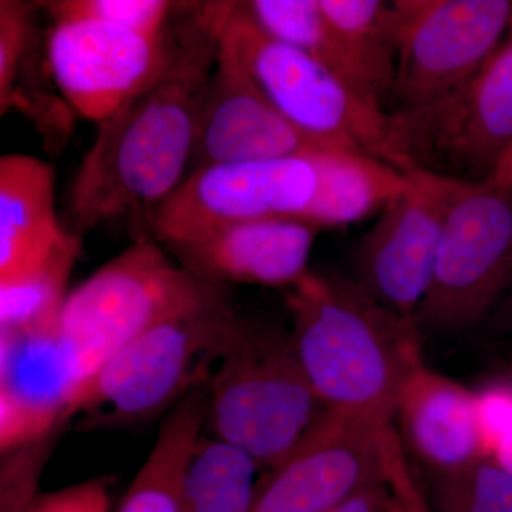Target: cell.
Masks as SVG:
<instances>
[{"label": "cell", "mask_w": 512, "mask_h": 512, "mask_svg": "<svg viewBox=\"0 0 512 512\" xmlns=\"http://www.w3.org/2000/svg\"><path fill=\"white\" fill-rule=\"evenodd\" d=\"M308 160L316 183L301 220L319 231L348 227L382 212L409 180L399 168L360 151L318 150Z\"/></svg>", "instance_id": "ffe728a7"}, {"label": "cell", "mask_w": 512, "mask_h": 512, "mask_svg": "<svg viewBox=\"0 0 512 512\" xmlns=\"http://www.w3.org/2000/svg\"><path fill=\"white\" fill-rule=\"evenodd\" d=\"M181 8L170 32L157 37L97 20L53 22L50 66L73 110L100 124L163 76L180 49Z\"/></svg>", "instance_id": "4fadbf2b"}, {"label": "cell", "mask_w": 512, "mask_h": 512, "mask_svg": "<svg viewBox=\"0 0 512 512\" xmlns=\"http://www.w3.org/2000/svg\"><path fill=\"white\" fill-rule=\"evenodd\" d=\"M315 183L308 158L200 168L147 218L136 238H153L165 248L245 222L301 218Z\"/></svg>", "instance_id": "8fae6325"}, {"label": "cell", "mask_w": 512, "mask_h": 512, "mask_svg": "<svg viewBox=\"0 0 512 512\" xmlns=\"http://www.w3.org/2000/svg\"><path fill=\"white\" fill-rule=\"evenodd\" d=\"M238 315L225 291L138 336L80 387L79 429H120L170 412L210 380Z\"/></svg>", "instance_id": "277c9868"}, {"label": "cell", "mask_w": 512, "mask_h": 512, "mask_svg": "<svg viewBox=\"0 0 512 512\" xmlns=\"http://www.w3.org/2000/svg\"><path fill=\"white\" fill-rule=\"evenodd\" d=\"M181 2L168 0H53L42 2L53 19H87L131 30L146 36L170 32Z\"/></svg>", "instance_id": "4316f807"}, {"label": "cell", "mask_w": 512, "mask_h": 512, "mask_svg": "<svg viewBox=\"0 0 512 512\" xmlns=\"http://www.w3.org/2000/svg\"><path fill=\"white\" fill-rule=\"evenodd\" d=\"M382 512H430L409 467H403L394 477L392 493Z\"/></svg>", "instance_id": "4dcf8cb0"}, {"label": "cell", "mask_w": 512, "mask_h": 512, "mask_svg": "<svg viewBox=\"0 0 512 512\" xmlns=\"http://www.w3.org/2000/svg\"><path fill=\"white\" fill-rule=\"evenodd\" d=\"M389 116L394 167L464 183L491 180L512 153V18L494 55L456 92Z\"/></svg>", "instance_id": "52a82bcc"}, {"label": "cell", "mask_w": 512, "mask_h": 512, "mask_svg": "<svg viewBox=\"0 0 512 512\" xmlns=\"http://www.w3.org/2000/svg\"><path fill=\"white\" fill-rule=\"evenodd\" d=\"M106 484L89 480L52 493H42L30 512H109Z\"/></svg>", "instance_id": "f546056e"}, {"label": "cell", "mask_w": 512, "mask_h": 512, "mask_svg": "<svg viewBox=\"0 0 512 512\" xmlns=\"http://www.w3.org/2000/svg\"><path fill=\"white\" fill-rule=\"evenodd\" d=\"M208 382L167 413L117 512H183L184 474L207 421Z\"/></svg>", "instance_id": "44dd1931"}, {"label": "cell", "mask_w": 512, "mask_h": 512, "mask_svg": "<svg viewBox=\"0 0 512 512\" xmlns=\"http://www.w3.org/2000/svg\"><path fill=\"white\" fill-rule=\"evenodd\" d=\"M285 303L296 356L325 409L393 424L404 389L426 366L416 320L333 271H309Z\"/></svg>", "instance_id": "7a4b0ae2"}, {"label": "cell", "mask_w": 512, "mask_h": 512, "mask_svg": "<svg viewBox=\"0 0 512 512\" xmlns=\"http://www.w3.org/2000/svg\"><path fill=\"white\" fill-rule=\"evenodd\" d=\"M325 412L289 329L238 315L208 380V434L244 451L265 473L292 453Z\"/></svg>", "instance_id": "3957f363"}, {"label": "cell", "mask_w": 512, "mask_h": 512, "mask_svg": "<svg viewBox=\"0 0 512 512\" xmlns=\"http://www.w3.org/2000/svg\"><path fill=\"white\" fill-rule=\"evenodd\" d=\"M229 2H184L180 49L163 76L99 124L70 191L72 234L130 221L133 239L184 183Z\"/></svg>", "instance_id": "6da1fadb"}, {"label": "cell", "mask_w": 512, "mask_h": 512, "mask_svg": "<svg viewBox=\"0 0 512 512\" xmlns=\"http://www.w3.org/2000/svg\"><path fill=\"white\" fill-rule=\"evenodd\" d=\"M399 57L389 114L409 113L467 83L503 43L512 0H394Z\"/></svg>", "instance_id": "30bf717a"}, {"label": "cell", "mask_w": 512, "mask_h": 512, "mask_svg": "<svg viewBox=\"0 0 512 512\" xmlns=\"http://www.w3.org/2000/svg\"><path fill=\"white\" fill-rule=\"evenodd\" d=\"M57 436L2 451L0 512H30L40 493V480L55 450Z\"/></svg>", "instance_id": "83f0119b"}, {"label": "cell", "mask_w": 512, "mask_h": 512, "mask_svg": "<svg viewBox=\"0 0 512 512\" xmlns=\"http://www.w3.org/2000/svg\"><path fill=\"white\" fill-rule=\"evenodd\" d=\"M476 394L485 453L511 446L512 382L490 383Z\"/></svg>", "instance_id": "f1b7e54d"}, {"label": "cell", "mask_w": 512, "mask_h": 512, "mask_svg": "<svg viewBox=\"0 0 512 512\" xmlns=\"http://www.w3.org/2000/svg\"><path fill=\"white\" fill-rule=\"evenodd\" d=\"M406 464L393 424L326 410L256 484L251 512H328L393 480Z\"/></svg>", "instance_id": "9c48e42d"}, {"label": "cell", "mask_w": 512, "mask_h": 512, "mask_svg": "<svg viewBox=\"0 0 512 512\" xmlns=\"http://www.w3.org/2000/svg\"><path fill=\"white\" fill-rule=\"evenodd\" d=\"M431 483L437 512H512V476L490 454Z\"/></svg>", "instance_id": "484cf974"}, {"label": "cell", "mask_w": 512, "mask_h": 512, "mask_svg": "<svg viewBox=\"0 0 512 512\" xmlns=\"http://www.w3.org/2000/svg\"><path fill=\"white\" fill-rule=\"evenodd\" d=\"M512 306V191L461 181L436 271L414 320L421 333H463Z\"/></svg>", "instance_id": "ba28073f"}, {"label": "cell", "mask_w": 512, "mask_h": 512, "mask_svg": "<svg viewBox=\"0 0 512 512\" xmlns=\"http://www.w3.org/2000/svg\"><path fill=\"white\" fill-rule=\"evenodd\" d=\"M83 383L57 325L0 333V450L59 436Z\"/></svg>", "instance_id": "9a60e30c"}, {"label": "cell", "mask_w": 512, "mask_h": 512, "mask_svg": "<svg viewBox=\"0 0 512 512\" xmlns=\"http://www.w3.org/2000/svg\"><path fill=\"white\" fill-rule=\"evenodd\" d=\"M73 235L57 217L53 165L28 154L0 157V284L33 271Z\"/></svg>", "instance_id": "d6986e66"}, {"label": "cell", "mask_w": 512, "mask_h": 512, "mask_svg": "<svg viewBox=\"0 0 512 512\" xmlns=\"http://www.w3.org/2000/svg\"><path fill=\"white\" fill-rule=\"evenodd\" d=\"M318 150L220 46L198 114L190 173L215 164L308 158Z\"/></svg>", "instance_id": "5bb4252c"}, {"label": "cell", "mask_w": 512, "mask_h": 512, "mask_svg": "<svg viewBox=\"0 0 512 512\" xmlns=\"http://www.w3.org/2000/svg\"><path fill=\"white\" fill-rule=\"evenodd\" d=\"M406 173V188L356 242L352 262L353 279L377 302L414 318L430 291L444 224L461 181L417 168Z\"/></svg>", "instance_id": "7c38bea8"}, {"label": "cell", "mask_w": 512, "mask_h": 512, "mask_svg": "<svg viewBox=\"0 0 512 512\" xmlns=\"http://www.w3.org/2000/svg\"><path fill=\"white\" fill-rule=\"evenodd\" d=\"M394 419L400 440L431 478L458 473L487 454L477 394L427 366L407 384Z\"/></svg>", "instance_id": "ac0fdd59"}, {"label": "cell", "mask_w": 512, "mask_h": 512, "mask_svg": "<svg viewBox=\"0 0 512 512\" xmlns=\"http://www.w3.org/2000/svg\"><path fill=\"white\" fill-rule=\"evenodd\" d=\"M372 100L389 113L392 104L400 23L396 3L382 0H319Z\"/></svg>", "instance_id": "7402d4cb"}, {"label": "cell", "mask_w": 512, "mask_h": 512, "mask_svg": "<svg viewBox=\"0 0 512 512\" xmlns=\"http://www.w3.org/2000/svg\"><path fill=\"white\" fill-rule=\"evenodd\" d=\"M80 251L82 238L73 235L33 271L0 284V333L39 332L59 323Z\"/></svg>", "instance_id": "d4e9b609"}, {"label": "cell", "mask_w": 512, "mask_h": 512, "mask_svg": "<svg viewBox=\"0 0 512 512\" xmlns=\"http://www.w3.org/2000/svg\"><path fill=\"white\" fill-rule=\"evenodd\" d=\"M261 468L244 451L202 433L183 484V512H251Z\"/></svg>", "instance_id": "cb8c5ba5"}, {"label": "cell", "mask_w": 512, "mask_h": 512, "mask_svg": "<svg viewBox=\"0 0 512 512\" xmlns=\"http://www.w3.org/2000/svg\"><path fill=\"white\" fill-rule=\"evenodd\" d=\"M40 10L42 2L0 0V114H22L47 153L59 156L73 136L77 113L53 76Z\"/></svg>", "instance_id": "e0dca14e"}, {"label": "cell", "mask_w": 512, "mask_h": 512, "mask_svg": "<svg viewBox=\"0 0 512 512\" xmlns=\"http://www.w3.org/2000/svg\"><path fill=\"white\" fill-rule=\"evenodd\" d=\"M488 181H493L494 184L501 185V187L512 191V153L505 158L504 163L500 165L497 173Z\"/></svg>", "instance_id": "d6a6232c"}, {"label": "cell", "mask_w": 512, "mask_h": 512, "mask_svg": "<svg viewBox=\"0 0 512 512\" xmlns=\"http://www.w3.org/2000/svg\"><path fill=\"white\" fill-rule=\"evenodd\" d=\"M225 291L175 264L153 238L140 237L69 292L57 328L86 382L147 330Z\"/></svg>", "instance_id": "5b68a950"}, {"label": "cell", "mask_w": 512, "mask_h": 512, "mask_svg": "<svg viewBox=\"0 0 512 512\" xmlns=\"http://www.w3.org/2000/svg\"><path fill=\"white\" fill-rule=\"evenodd\" d=\"M393 480L389 481V483L369 488V490L355 495V497L350 498V500L345 501V503L338 505V507L328 512H382L384 505L389 500L390 493H392Z\"/></svg>", "instance_id": "1f68e13d"}, {"label": "cell", "mask_w": 512, "mask_h": 512, "mask_svg": "<svg viewBox=\"0 0 512 512\" xmlns=\"http://www.w3.org/2000/svg\"><path fill=\"white\" fill-rule=\"evenodd\" d=\"M220 46L237 59L269 103L316 146L360 151L392 164L389 113L353 92L311 56L265 33L242 2H229Z\"/></svg>", "instance_id": "8992f818"}, {"label": "cell", "mask_w": 512, "mask_h": 512, "mask_svg": "<svg viewBox=\"0 0 512 512\" xmlns=\"http://www.w3.org/2000/svg\"><path fill=\"white\" fill-rule=\"evenodd\" d=\"M319 232L301 218H265L164 249L207 284L289 289L311 271L309 258Z\"/></svg>", "instance_id": "2e32d148"}, {"label": "cell", "mask_w": 512, "mask_h": 512, "mask_svg": "<svg viewBox=\"0 0 512 512\" xmlns=\"http://www.w3.org/2000/svg\"><path fill=\"white\" fill-rule=\"evenodd\" d=\"M242 6L269 36L311 56L348 84L353 92L379 107L367 92L362 74L320 8L319 0H251L242 2Z\"/></svg>", "instance_id": "603a6c76"}]
</instances>
